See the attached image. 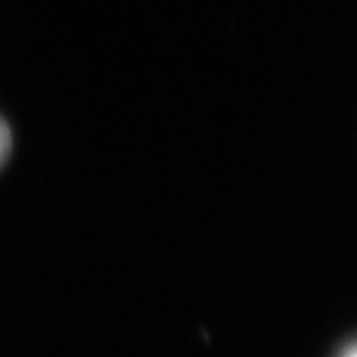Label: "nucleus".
<instances>
[{"instance_id": "1", "label": "nucleus", "mask_w": 357, "mask_h": 357, "mask_svg": "<svg viewBox=\"0 0 357 357\" xmlns=\"http://www.w3.org/2000/svg\"><path fill=\"white\" fill-rule=\"evenodd\" d=\"M9 146H11V136H9V130L7 125L0 121V164L5 162L7 153H9Z\"/></svg>"}, {"instance_id": "2", "label": "nucleus", "mask_w": 357, "mask_h": 357, "mask_svg": "<svg viewBox=\"0 0 357 357\" xmlns=\"http://www.w3.org/2000/svg\"><path fill=\"white\" fill-rule=\"evenodd\" d=\"M342 357H357V353H355V349H353V347H349V349H347V353H344Z\"/></svg>"}]
</instances>
